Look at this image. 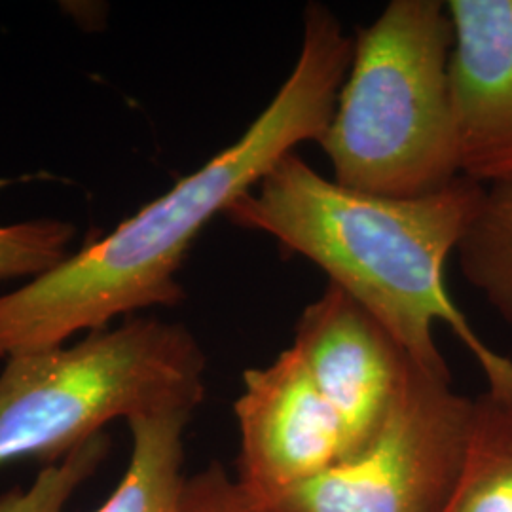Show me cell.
Wrapping results in <instances>:
<instances>
[{"label": "cell", "instance_id": "9", "mask_svg": "<svg viewBox=\"0 0 512 512\" xmlns=\"http://www.w3.org/2000/svg\"><path fill=\"white\" fill-rule=\"evenodd\" d=\"M190 410H164L128 420V469L93 512H179L184 482V431Z\"/></svg>", "mask_w": 512, "mask_h": 512}, {"label": "cell", "instance_id": "1", "mask_svg": "<svg viewBox=\"0 0 512 512\" xmlns=\"http://www.w3.org/2000/svg\"><path fill=\"white\" fill-rule=\"evenodd\" d=\"M351 55L353 38L332 10L310 2L293 71L236 143L109 236L0 296V359L65 346L74 334L105 330L131 311L179 304L177 274L203 228L300 145L321 141Z\"/></svg>", "mask_w": 512, "mask_h": 512}, {"label": "cell", "instance_id": "8", "mask_svg": "<svg viewBox=\"0 0 512 512\" xmlns=\"http://www.w3.org/2000/svg\"><path fill=\"white\" fill-rule=\"evenodd\" d=\"M446 8L459 175L486 186L512 175V0H450Z\"/></svg>", "mask_w": 512, "mask_h": 512}, {"label": "cell", "instance_id": "6", "mask_svg": "<svg viewBox=\"0 0 512 512\" xmlns=\"http://www.w3.org/2000/svg\"><path fill=\"white\" fill-rule=\"evenodd\" d=\"M241 382L234 403L239 431L234 480L256 511H264L336 465L342 433L293 346L270 365L247 368Z\"/></svg>", "mask_w": 512, "mask_h": 512}, {"label": "cell", "instance_id": "12", "mask_svg": "<svg viewBox=\"0 0 512 512\" xmlns=\"http://www.w3.org/2000/svg\"><path fill=\"white\" fill-rule=\"evenodd\" d=\"M109 452V435H95L67 458L42 465L31 486H16L0 495V512H65L71 497L99 471Z\"/></svg>", "mask_w": 512, "mask_h": 512}, {"label": "cell", "instance_id": "4", "mask_svg": "<svg viewBox=\"0 0 512 512\" xmlns=\"http://www.w3.org/2000/svg\"><path fill=\"white\" fill-rule=\"evenodd\" d=\"M205 366L190 330L150 317L73 346L14 355L0 372V467L61 461L120 418L194 412L205 397Z\"/></svg>", "mask_w": 512, "mask_h": 512}, {"label": "cell", "instance_id": "14", "mask_svg": "<svg viewBox=\"0 0 512 512\" xmlns=\"http://www.w3.org/2000/svg\"><path fill=\"white\" fill-rule=\"evenodd\" d=\"M179 512H258L219 461L186 476Z\"/></svg>", "mask_w": 512, "mask_h": 512}, {"label": "cell", "instance_id": "11", "mask_svg": "<svg viewBox=\"0 0 512 512\" xmlns=\"http://www.w3.org/2000/svg\"><path fill=\"white\" fill-rule=\"evenodd\" d=\"M456 253L467 283L512 329V175L484 186Z\"/></svg>", "mask_w": 512, "mask_h": 512}, {"label": "cell", "instance_id": "13", "mask_svg": "<svg viewBox=\"0 0 512 512\" xmlns=\"http://www.w3.org/2000/svg\"><path fill=\"white\" fill-rule=\"evenodd\" d=\"M76 234L71 222L37 219L0 226V281L38 277L63 264Z\"/></svg>", "mask_w": 512, "mask_h": 512}, {"label": "cell", "instance_id": "3", "mask_svg": "<svg viewBox=\"0 0 512 512\" xmlns=\"http://www.w3.org/2000/svg\"><path fill=\"white\" fill-rule=\"evenodd\" d=\"M452 44V19L440 0H391L357 31L317 143L334 183L380 198H418L461 177L448 76Z\"/></svg>", "mask_w": 512, "mask_h": 512}, {"label": "cell", "instance_id": "5", "mask_svg": "<svg viewBox=\"0 0 512 512\" xmlns=\"http://www.w3.org/2000/svg\"><path fill=\"white\" fill-rule=\"evenodd\" d=\"M473 406L452 374L408 359L374 439L258 512H440L463 465Z\"/></svg>", "mask_w": 512, "mask_h": 512}, {"label": "cell", "instance_id": "2", "mask_svg": "<svg viewBox=\"0 0 512 512\" xmlns=\"http://www.w3.org/2000/svg\"><path fill=\"white\" fill-rule=\"evenodd\" d=\"M482 192V184L458 177L418 198L370 196L323 177L293 152L224 217L310 260L427 372L450 374L433 332L437 323L448 325L475 357L486 393L512 399L511 359L476 334L446 285L448 256L458 251Z\"/></svg>", "mask_w": 512, "mask_h": 512}, {"label": "cell", "instance_id": "10", "mask_svg": "<svg viewBox=\"0 0 512 512\" xmlns=\"http://www.w3.org/2000/svg\"><path fill=\"white\" fill-rule=\"evenodd\" d=\"M440 512H512V399L476 397L463 465Z\"/></svg>", "mask_w": 512, "mask_h": 512}, {"label": "cell", "instance_id": "7", "mask_svg": "<svg viewBox=\"0 0 512 512\" xmlns=\"http://www.w3.org/2000/svg\"><path fill=\"white\" fill-rule=\"evenodd\" d=\"M293 348L340 423L342 459L355 456L387 418L408 357L370 311L332 283L302 311Z\"/></svg>", "mask_w": 512, "mask_h": 512}]
</instances>
